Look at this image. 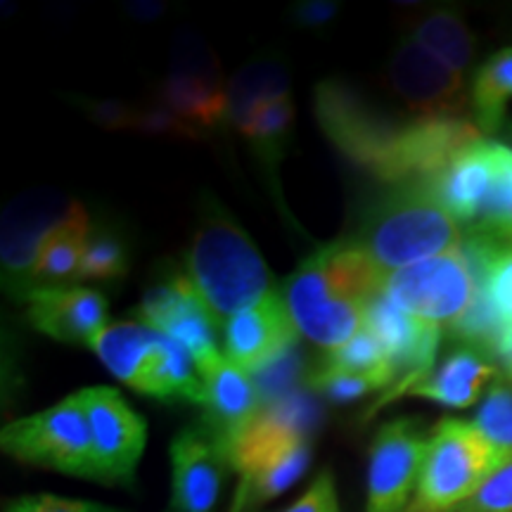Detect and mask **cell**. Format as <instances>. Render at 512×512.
I'll return each instance as SVG.
<instances>
[{
	"mask_svg": "<svg viewBox=\"0 0 512 512\" xmlns=\"http://www.w3.org/2000/svg\"><path fill=\"white\" fill-rule=\"evenodd\" d=\"M171 74L192 76V79L209 83H223L219 57L192 31H183L174 43V50H171Z\"/></svg>",
	"mask_w": 512,
	"mask_h": 512,
	"instance_id": "836d02e7",
	"label": "cell"
},
{
	"mask_svg": "<svg viewBox=\"0 0 512 512\" xmlns=\"http://www.w3.org/2000/svg\"><path fill=\"white\" fill-rule=\"evenodd\" d=\"M136 133H145L152 138H174V140H202L204 133L197 126H192L162 102H152V105L138 107L136 114Z\"/></svg>",
	"mask_w": 512,
	"mask_h": 512,
	"instance_id": "e575fe53",
	"label": "cell"
},
{
	"mask_svg": "<svg viewBox=\"0 0 512 512\" xmlns=\"http://www.w3.org/2000/svg\"><path fill=\"white\" fill-rule=\"evenodd\" d=\"M72 202L50 188H36L12 200L3 214V287L15 302L31 294L38 252L48 233L67 216Z\"/></svg>",
	"mask_w": 512,
	"mask_h": 512,
	"instance_id": "4fadbf2b",
	"label": "cell"
},
{
	"mask_svg": "<svg viewBox=\"0 0 512 512\" xmlns=\"http://www.w3.org/2000/svg\"><path fill=\"white\" fill-rule=\"evenodd\" d=\"M463 245L477 266L479 292L505 328H512V235L467 230Z\"/></svg>",
	"mask_w": 512,
	"mask_h": 512,
	"instance_id": "603a6c76",
	"label": "cell"
},
{
	"mask_svg": "<svg viewBox=\"0 0 512 512\" xmlns=\"http://www.w3.org/2000/svg\"><path fill=\"white\" fill-rule=\"evenodd\" d=\"M470 230L512 235V150L494 140V181L479 214V221Z\"/></svg>",
	"mask_w": 512,
	"mask_h": 512,
	"instance_id": "4dcf8cb0",
	"label": "cell"
},
{
	"mask_svg": "<svg viewBox=\"0 0 512 512\" xmlns=\"http://www.w3.org/2000/svg\"><path fill=\"white\" fill-rule=\"evenodd\" d=\"M204 377V418L202 425L226 448L264 408L254 377L226 356L207 370Z\"/></svg>",
	"mask_w": 512,
	"mask_h": 512,
	"instance_id": "ac0fdd59",
	"label": "cell"
},
{
	"mask_svg": "<svg viewBox=\"0 0 512 512\" xmlns=\"http://www.w3.org/2000/svg\"><path fill=\"white\" fill-rule=\"evenodd\" d=\"M306 384H309L311 392L325 396V399L335 403H351L373 392H382V389L389 392V387H392L384 377L347 373V370L323 366V363L318 368L309 370Z\"/></svg>",
	"mask_w": 512,
	"mask_h": 512,
	"instance_id": "1f68e13d",
	"label": "cell"
},
{
	"mask_svg": "<svg viewBox=\"0 0 512 512\" xmlns=\"http://www.w3.org/2000/svg\"><path fill=\"white\" fill-rule=\"evenodd\" d=\"M408 38H413V41L425 48L427 53L439 57V60L448 64L453 72L463 76L467 69H470L472 60H475V36H472L463 15L453 8L425 12L418 22L411 24Z\"/></svg>",
	"mask_w": 512,
	"mask_h": 512,
	"instance_id": "cb8c5ba5",
	"label": "cell"
},
{
	"mask_svg": "<svg viewBox=\"0 0 512 512\" xmlns=\"http://www.w3.org/2000/svg\"><path fill=\"white\" fill-rule=\"evenodd\" d=\"M197 294L195 287L188 280L185 273H171L157 280L155 285L147 287L143 294V302L138 306L140 323L150 325V328L159 330L171 313L181 309V306Z\"/></svg>",
	"mask_w": 512,
	"mask_h": 512,
	"instance_id": "d6a6232c",
	"label": "cell"
},
{
	"mask_svg": "<svg viewBox=\"0 0 512 512\" xmlns=\"http://www.w3.org/2000/svg\"><path fill=\"white\" fill-rule=\"evenodd\" d=\"M384 278L463 245L460 223L430 185H401L375 202L351 238Z\"/></svg>",
	"mask_w": 512,
	"mask_h": 512,
	"instance_id": "5b68a950",
	"label": "cell"
},
{
	"mask_svg": "<svg viewBox=\"0 0 512 512\" xmlns=\"http://www.w3.org/2000/svg\"><path fill=\"white\" fill-rule=\"evenodd\" d=\"M91 427L98 482L133 486L147 446V422L112 387L79 389Z\"/></svg>",
	"mask_w": 512,
	"mask_h": 512,
	"instance_id": "8fae6325",
	"label": "cell"
},
{
	"mask_svg": "<svg viewBox=\"0 0 512 512\" xmlns=\"http://www.w3.org/2000/svg\"><path fill=\"white\" fill-rule=\"evenodd\" d=\"M91 230L86 207L81 202H72L67 216L43 240L31 273V292L38 287H62L79 280Z\"/></svg>",
	"mask_w": 512,
	"mask_h": 512,
	"instance_id": "44dd1931",
	"label": "cell"
},
{
	"mask_svg": "<svg viewBox=\"0 0 512 512\" xmlns=\"http://www.w3.org/2000/svg\"><path fill=\"white\" fill-rule=\"evenodd\" d=\"M427 427L415 418L384 422L370 446L366 512H406L418 491L427 446Z\"/></svg>",
	"mask_w": 512,
	"mask_h": 512,
	"instance_id": "30bf717a",
	"label": "cell"
},
{
	"mask_svg": "<svg viewBox=\"0 0 512 512\" xmlns=\"http://www.w3.org/2000/svg\"><path fill=\"white\" fill-rule=\"evenodd\" d=\"M297 335L283 297L273 292L223 323V356L252 375L294 347Z\"/></svg>",
	"mask_w": 512,
	"mask_h": 512,
	"instance_id": "e0dca14e",
	"label": "cell"
},
{
	"mask_svg": "<svg viewBox=\"0 0 512 512\" xmlns=\"http://www.w3.org/2000/svg\"><path fill=\"white\" fill-rule=\"evenodd\" d=\"M311 425L309 396L290 392L264 403L259 415L226 446L230 470L238 475L228 512H256L302 479L311 463Z\"/></svg>",
	"mask_w": 512,
	"mask_h": 512,
	"instance_id": "3957f363",
	"label": "cell"
},
{
	"mask_svg": "<svg viewBox=\"0 0 512 512\" xmlns=\"http://www.w3.org/2000/svg\"><path fill=\"white\" fill-rule=\"evenodd\" d=\"M505 373H508L512 377V358L508 361V366H505Z\"/></svg>",
	"mask_w": 512,
	"mask_h": 512,
	"instance_id": "7bdbcfd3",
	"label": "cell"
},
{
	"mask_svg": "<svg viewBox=\"0 0 512 512\" xmlns=\"http://www.w3.org/2000/svg\"><path fill=\"white\" fill-rule=\"evenodd\" d=\"M498 375H501L498 366L489 356L475 347L460 344L406 396H420L444 408L465 411L484 399L486 389Z\"/></svg>",
	"mask_w": 512,
	"mask_h": 512,
	"instance_id": "ffe728a7",
	"label": "cell"
},
{
	"mask_svg": "<svg viewBox=\"0 0 512 512\" xmlns=\"http://www.w3.org/2000/svg\"><path fill=\"white\" fill-rule=\"evenodd\" d=\"M382 283L384 275L347 238L313 252L285 280L280 297L299 335L332 351L366 328L368 302Z\"/></svg>",
	"mask_w": 512,
	"mask_h": 512,
	"instance_id": "7a4b0ae2",
	"label": "cell"
},
{
	"mask_svg": "<svg viewBox=\"0 0 512 512\" xmlns=\"http://www.w3.org/2000/svg\"><path fill=\"white\" fill-rule=\"evenodd\" d=\"M470 100L479 131L496 133L512 100V48L498 50L477 69Z\"/></svg>",
	"mask_w": 512,
	"mask_h": 512,
	"instance_id": "484cf974",
	"label": "cell"
},
{
	"mask_svg": "<svg viewBox=\"0 0 512 512\" xmlns=\"http://www.w3.org/2000/svg\"><path fill=\"white\" fill-rule=\"evenodd\" d=\"M159 102L202 133L209 128H223L226 121V83H209L169 72L159 86Z\"/></svg>",
	"mask_w": 512,
	"mask_h": 512,
	"instance_id": "d4e9b609",
	"label": "cell"
},
{
	"mask_svg": "<svg viewBox=\"0 0 512 512\" xmlns=\"http://www.w3.org/2000/svg\"><path fill=\"white\" fill-rule=\"evenodd\" d=\"M451 512H512V458L498 465L477 494Z\"/></svg>",
	"mask_w": 512,
	"mask_h": 512,
	"instance_id": "d590c367",
	"label": "cell"
},
{
	"mask_svg": "<svg viewBox=\"0 0 512 512\" xmlns=\"http://www.w3.org/2000/svg\"><path fill=\"white\" fill-rule=\"evenodd\" d=\"M0 446L19 463L98 482L91 427L79 392L46 411L8 422L0 432Z\"/></svg>",
	"mask_w": 512,
	"mask_h": 512,
	"instance_id": "ba28073f",
	"label": "cell"
},
{
	"mask_svg": "<svg viewBox=\"0 0 512 512\" xmlns=\"http://www.w3.org/2000/svg\"><path fill=\"white\" fill-rule=\"evenodd\" d=\"M124 12L136 22H155V19L164 17L166 5L159 0H136V3H126Z\"/></svg>",
	"mask_w": 512,
	"mask_h": 512,
	"instance_id": "b9f144b4",
	"label": "cell"
},
{
	"mask_svg": "<svg viewBox=\"0 0 512 512\" xmlns=\"http://www.w3.org/2000/svg\"><path fill=\"white\" fill-rule=\"evenodd\" d=\"M387 83L415 117H460L465 76L427 53L413 38H403L387 62Z\"/></svg>",
	"mask_w": 512,
	"mask_h": 512,
	"instance_id": "9a60e30c",
	"label": "cell"
},
{
	"mask_svg": "<svg viewBox=\"0 0 512 512\" xmlns=\"http://www.w3.org/2000/svg\"><path fill=\"white\" fill-rule=\"evenodd\" d=\"M171 494L164 512H216L230 460L207 427L190 425L169 446Z\"/></svg>",
	"mask_w": 512,
	"mask_h": 512,
	"instance_id": "5bb4252c",
	"label": "cell"
},
{
	"mask_svg": "<svg viewBox=\"0 0 512 512\" xmlns=\"http://www.w3.org/2000/svg\"><path fill=\"white\" fill-rule=\"evenodd\" d=\"M339 15V3L335 0H304L292 5V19L299 29L320 31L330 27Z\"/></svg>",
	"mask_w": 512,
	"mask_h": 512,
	"instance_id": "60d3db41",
	"label": "cell"
},
{
	"mask_svg": "<svg viewBox=\"0 0 512 512\" xmlns=\"http://www.w3.org/2000/svg\"><path fill=\"white\" fill-rule=\"evenodd\" d=\"M278 512H342L332 470H328V467L320 470L318 475L313 477V482L306 486L304 494Z\"/></svg>",
	"mask_w": 512,
	"mask_h": 512,
	"instance_id": "ab89813d",
	"label": "cell"
},
{
	"mask_svg": "<svg viewBox=\"0 0 512 512\" xmlns=\"http://www.w3.org/2000/svg\"><path fill=\"white\" fill-rule=\"evenodd\" d=\"M131 266L128 242L117 230L98 226L91 230L79 280H117L124 278Z\"/></svg>",
	"mask_w": 512,
	"mask_h": 512,
	"instance_id": "f1b7e54d",
	"label": "cell"
},
{
	"mask_svg": "<svg viewBox=\"0 0 512 512\" xmlns=\"http://www.w3.org/2000/svg\"><path fill=\"white\" fill-rule=\"evenodd\" d=\"M472 422L503 460L512 458V377L508 373L491 382Z\"/></svg>",
	"mask_w": 512,
	"mask_h": 512,
	"instance_id": "83f0119b",
	"label": "cell"
},
{
	"mask_svg": "<svg viewBox=\"0 0 512 512\" xmlns=\"http://www.w3.org/2000/svg\"><path fill=\"white\" fill-rule=\"evenodd\" d=\"M313 112L339 155L392 188L427 183L451 155V133L439 119L394 121L337 79L318 83Z\"/></svg>",
	"mask_w": 512,
	"mask_h": 512,
	"instance_id": "6da1fadb",
	"label": "cell"
},
{
	"mask_svg": "<svg viewBox=\"0 0 512 512\" xmlns=\"http://www.w3.org/2000/svg\"><path fill=\"white\" fill-rule=\"evenodd\" d=\"M24 304L31 328L62 344H91L110 325L107 297L93 287H38Z\"/></svg>",
	"mask_w": 512,
	"mask_h": 512,
	"instance_id": "2e32d148",
	"label": "cell"
},
{
	"mask_svg": "<svg viewBox=\"0 0 512 512\" xmlns=\"http://www.w3.org/2000/svg\"><path fill=\"white\" fill-rule=\"evenodd\" d=\"M226 93L228 107L223 128L240 133V128L259 107L290 95V74L275 57H256L233 74V79L226 83Z\"/></svg>",
	"mask_w": 512,
	"mask_h": 512,
	"instance_id": "7402d4cb",
	"label": "cell"
},
{
	"mask_svg": "<svg viewBox=\"0 0 512 512\" xmlns=\"http://www.w3.org/2000/svg\"><path fill=\"white\" fill-rule=\"evenodd\" d=\"M505 460L472 420L444 418L430 434L418 491L406 512H451Z\"/></svg>",
	"mask_w": 512,
	"mask_h": 512,
	"instance_id": "52a82bcc",
	"label": "cell"
},
{
	"mask_svg": "<svg viewBox=\"0 0 512 512\" xmlns=\"http://www.w3.org/2000/svg\"><path fill=\"white\" fill-rule=\"evenodd\" d=\"M294 126V105L292 98L273 100L268 105L259 107L245 126L240 128V136L252 147L254 157L266 166L271 174L278 169L287 145H290Z\"/></svg>",
	"mask_w": 512,
	"mask_h": 512,
	"instance_id": "4316f807",
	"label": "cell"
},
{
	"mask_svg": "<svg viewBox=\"0 0 512 512\" xmlns=\"http://www.w3.org/2000/svg\"><path fill=\"white\" fill-rule=\"evenodd\" d=\"M494 181V140L479 138L430 183L437 200L460 226L475 228Z\"/></svg>",
	"mask_w": 512,
	"mask_h": 512,
	"instance_id": "d6986e66",
	"label": "cell"
},
{
	"mask_svg": "<svg viewBox=\"0 0 512 512\" xmlns=\"http://www.w3.org/2000/svg\"><path fill=\"white\" fill-rule=\"evenodd\" d=\"M91 351L133 392L159 401L204 406V377L181 342L145 323H110L93 339Z\"/></svg>",
	"mask_w": 512,
	"mask_h": 512,
	"instance_id": "8992f818",
	"label": "cell"
},
{
	"mask_svg": "<svg viewBox=\"0 0 512 512\" xmlns=\"http://www.w3.org/2000/svg\"><path fill=\"white\" fill-rule=\"evenodd\" d=\"M74 102L93 124L105 128V131H133V126H136L138 107H131L128 102L95 98H79Z\"/></svg>",
	"mask_w": 512,
	"mask_h": 512,
	"instance_id": "f35d334b",
	"label": "cell"
},
{
	"mask_svg": "<svg viewBox=\"0 0 512 512\" xmlns=\"http://www.w3.org/2000/svg\"><path fill=\"white\" fill-rule=\"evenodd\" d=\"M366 330L377 337L394 368V387L377 403V411L384 403L406 396L415 384L432 373L444 328L399 309L380 290L368 302Z\"/></svg>",
	"mask_w": 512,
	"mask_h": 512,
	"instance_id": "7c38bea8",
	"label": "cell"
},
{
	"mask_svg": "<svg viewBox=\"0 0 512 512\" xmlns=\"http://www.w3.org/2000/svg\"><path fill=\"white\" fill-rule=\"evenodd\" d=\"M185 275L219 325L275 292L264 256L216 202L202 204L185 254Z\"/></svg>",
	"mask_w": 512,
	"mask_h": 512,
	"instance_id": "277c9868",
	"label": "cell"
},
{
	"mask_svg": "<svg viewBox=\"0 0 512 512\" xmlns=\"http://www.w3.org/2000/svg\"><path fill=\"white\" fill-rule=\"evenodd\" d=\"M3 512H128L124 508L86 498H67L57 494H27L5 503Z\"/></svg>",
	"mask_w": 512,
	"mask_h": 512,
	"instance_id": "74e56055",
	"label": "cell"
},
{
	"mask_svg": "<svg viewBox=\"0 0 512 512\" xmlns=\"http://www.w3.org/2000/svg\"><path fill=\"white\" fill-rule=\"evenodd\" d=\"M299 373H302V354L297 347H290L278 358H273L271 363H266L264 368L256 370L252 377L259 387L261 401L271 403L278 399V394L287 392V387L297 380Z\"/></svg>",
	"mask_w": 512,
	"mask_h": 512,
	"instance_id": "8d00e7d4",
	"label": "cell"
},
{
	"mask_svg": "<svg viewBox=\"0 0 512 512\" xmlns=\"http://www.w3.org/2000/svg\"><path fill=\"white\" fill-rule=\"evenodd\" d=\"M384 297L411 316L451 328L479 297V275L465 245L389 273L382 283Z\"/></svg>",
	"mask_w": 512,
	"mask_h": 512,
	"instance_id": "9c48e42d",
	"label": "cell"
},
{
	"mask_svg": "<svg viewBox=\"0 0 512 512\" xmlns=\"http://www.w3.org/2000/svg\"><path fill=\"white\" fill-rule=\"evenodd\" d=\"M320 363L337 370H347V373L384 377V380L394 387L392 361H389V356L384 354L382 344L377 342V337L366 328L358 332L356 337H351L349 342L342 344L339 349L328 351ZM392 387H389V392H392Z\"/></svg>",
	"mask_w": 512,
	"mask_h": 512,
	"instance_id": "f546056e",
	"label": "cell"
}]
</instances>
